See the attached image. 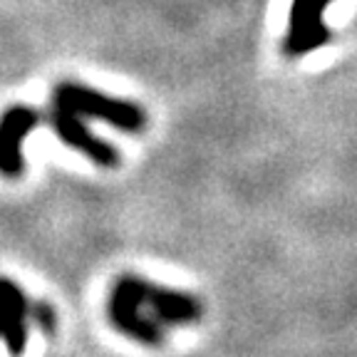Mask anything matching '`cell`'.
I'll list each match as a JSON object with an SVG mask.
<instances>
[{
  "label": "cell",
  "mask_w": 357,
  "mask_h": 357,
  "mask_svg": "<svg viewBox=\"0 0 357 357\" xmlns=\"http://www.w3.org/2000/svg\"><path fill=\"white\" fill-rule=\"evenodd\" d=\"M55 107L70 109L79 117L102 119L112 127L122 129V132H142L146 127V112L144 107L134 105L129 100L105 95L100 89L84 87L77 82H60L52 92Z\"/></svg>",
  "instance_id": "1"
},
{
  "label": "cell",
  "mask_w": 357,
  "mask_h": 357,
  "mask_svg": "<svg viewBox=\"0 0 357 357\" xmlns=\"http://www.w3.org/2000/svg\"><path fill=\"white\" fill-rule=\"evenodd\" d=\"M117 283L132 293L134 301L139 303L142 312L162 330L176 328V325H191L201 318V303L191 293L164 288V285L149 283L146 278L132 273L117 278Z\"/></svg>",
  "instance_id": "2"
},
{
  "label": "cell",
  "mask_w": 357,
  "mask_h": 357,
  "mask_svg": "<svg viewBox=\"0 0 357 357\" xmlns=\"http://www.w3.org/2000/svg\"><path fill=\"white\" fill-rule=\"evenodd\" d=\"M43 124L52 129V132L60 137L62 144L73 146V149L82 151L87 159H92L100 167H117L119 164V154L112 144H107L105 139H100L87 124L79 119V114L70 109H62L55 107L50 112H43Z\"/></svg>",
  "instance_id": "3"
},
{
  "label": "cell",
  "mask_w": 357,
  "mask_h": 357,
  "mask_svg": "<svg viewBox=\"0 0 357 357\" xmlns=\"http://www.w3.org/2000/svg\"><path fill=\"white\" fill-rule=\"evenodd\" d=\"M330 3L333 0H293L283 43V50L290 57L307 55L330 40V30L323 20Z\"/></svg>",
  "instance_id": "4"
},
{
  "label": "cell",
  "mask_w": 357,
  "mask_h": 357,
  "mask_svg": "<svg viewBox=\"0 0 357 357\" xmlns=\"http://www.w3.org/2000/svg\"><path fill=\"white\" fill-rule=\"evenodd\" d=\"M43 124V112L33 107L17 105L3 112L0 117V174L15 178L25 172V154L22 146L28 134Z\"/></svg>",
  "instance_id": "5"
},
{
  "label": "cell",
  "mask_w": 357,
  "mask_h": 357,
  "mask_svg": "<svg viewBox=\"0 0 357 357\" xmlns=\"http://www.w3.org/2000/svg\"><path fill=\"white\" fill-rule=\"evenodd\" d=\"M109 318L112 325L124 333L132 340L142 342V345H159L164 340V330L154 325L144 312H142L139 303L134 301L129 290H124L119 283H114L109 296Z\"/></svg>",
  "instance_id": "6"
},
{
  "label": "cell",
  "mask_w": 357,
  "mask_h": 357,
  "mask_svg": "<svg viewBox=\"0 0 357 357\" xmlns=\"http://www.w3.org/2000/svg\"><path fill=\"white\" fill-rule=\"evenodd\" d=\"M28 301L20 285L0 275V337L6 340L10 355H22L28 342Z\"/></svg>",
  "instance_id": "7"
},
{
  "label": "cell",
  "mask_w": 357,
  "mask_h": 357,
  "mask_svg": "<svg viewBox=\"0 0 357 357\" xmlns=\"http://www.w3.org/2000/svg\"><path fill=\"white\" fill-rule=\"evenodd\" d=\"M35 318H38V323L43 325L45 330H50L52 328V310L47 305H35Z\"/></svg>",
  "instance_id": "8"
}]
</instances>
